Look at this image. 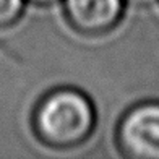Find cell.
Segmentation results:
<instances>
[{
  "label": "cell",
  "mask_w": 159,
  "mask_h": 159,
  "mask_svg": "<svg viewBox=\"0 0 159 159\" xmlns=\"http://www.w3.org/2000/svg\"><path fill=\"white\" fill-rule=\"evenodd\" d=\"M115 143L125 157L159 159V101L130 107L117 124Z\"/></svg>",
  "instance_id": "7a4b0ae2"
},
{
  "label": "cell",
  "mask_w": 159,
  "mask_h": 159,
  "mask_svg": "<svg viewBox=\"0 0 159 159\" xmlns=\"http://www.w3.org/2000/svg\"><path fill=\"white\" fill-rule=\"evenodd\" d=\"M125 0H63L68 25L86 38H101L120 25Z\"/></svg>",
  "instance_id": "3957f363"
},
{
  "label": "cell",
  "mask_w": 159,
  "mask_h": 159,
  "mask_svg": "<svg viewBox=\"0 0 159 159\" xmlns=\"http://www.w3.org/2000/svg\"><path fill=\"white\" fill-rule=\"evenodd\" d=\"M25 0H0V30L10 28L21 18Z\"/></svg>",
  "instance_id": "277c9868"
},
{
  "label": "cell",
  "mask_w": 159,
  "mask_h": 159,
  "mask_svg": "<svg viewBox=\"0 0 159 159\" xmlns=\"http://www.w3.org/2000/svg\"><path fill=\"white\" fill-rule=\"evenodd\" d=\"M33 3H38V5H49V3H54L57 0H31Z\"/></svg>",
  "instance_id": "8992f818"
},
{
  "label": "cell",
  "mask_w": 159,
  "mask_h": 159,
  "mask_svg": "<svg viewBox=\"0 0 159 159\" xmlns=\"http://www.w3.org/2000/svg\"><path fill=\"white\" fill-rule=\"evenodd\" d=\"M125 2L133 5V7H149V5H153L156 0H125Z\"/></svg>",
  "instance_id": "5b68a950"
},
{
  "label": "cell",
  "mask_w": 159,
  "mask_h": 159,
  "mask_svg": "<svg viewBox=\"0 0 159 159\" xmlns=\"http://www.w3.org/2000/svg\"><path fill=\"white\" fill-rule=\"evenodd\" d=\"M96 128V109L83 91L59 88L47 93L33 112V130L52 149H73L89 140Z\"/></svg>",
  "instance_id": "6da1fadb"
}]
</instances>
